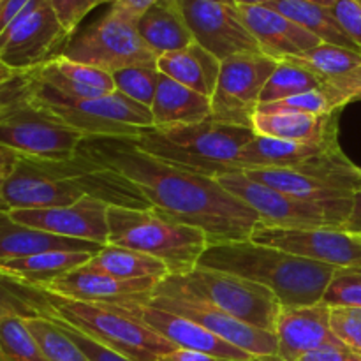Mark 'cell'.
Wrapping results in <instances>:
<instances>
[{
	"label": "cell",
	"instance_id": "1",
	"mask_svg": "<svg viewBox=\"0 0 361 361\" xmlns=\"http://www.w3.org/2000/svg\"><path fill=\"white\" fill-rule=\"evenodd\" d=\"M80 152L130 180L155 212L201 229L208 245L250 240L261 222L256 210L217 178L159 161L129 137H85Z\"/></svg>",
	"mask_w": 361,
	"mask_h": 361
},
{
	"label": "cell",
	"instance_id": "26",
	"mask_svg": "<svg viewBox=\"0 0 361 361\" xmlns=\"http://www.w3.org/2000/svg\"><path fill=\"white\" fill-rule=\"evenodd\" d=\"M150 111L155 129L192 126L210 118L212 99L183 87L161 73Z\"/></svg>",
	"mask_w": 361,
	"mask_h": 361
},
{
	"label": "cell",
	"instance_id": "25",
	"mask_svg": "<svg viewBox=\"0 0 361 361\" xmlns=\"http://www.w3.org/2000/svg\"><path fill=\"white\" fill-rule=\"evenodd\" d=\"M102 247L104 245L87 242V240L66 238V236L51 235V233L18 224L7 215V212H0V261L20 259V257L51 252V250L97 254Z\"/></svg>",
	"mask_w": 361,
	"mask_h": 361
},
{
	"label": "cell",
	"instance_id": "13",
	"mask_svg": "<svg viewBox=\"0 0 361 361\" xmlns=\"http://www.w3.org/2000/svg\"><path fill=\"white\" fill-rule=\"evenodd\" d=\"M71 39L49 0H35L0 34V60L27 73L62 53Z\"/></svg>",
	"mask_w": 361,
	"mask_h": 361
},
{
	"label": "cell",
	"instance_id": "11",
	"mask_svg": "<svg viewBox=\"0 0 361 361\" xmlns=\"http://www.w3.org/2000/svg\"><path fill=\"white\" fill-rule=\"evenodd\" d=\"M60 55L109 74L136 63L157 62L137 34L136 18L113 6L101 20L71 35Z\"/></svg>",
	"mask_w": 361,
	"mask_h": 361
},
{
	"label": "cell",
	"instance_id": "16",
	"mask_svg": "<svg viewBox=\"0 0 361 361\" xmlns=\"http://www.w3.org/2000/svg\"><path fill=\"white\" fill-rule=\"evenodd\" d=\"M137 300L155 307V309L168 310L194 321L204 330L222 338L228 344L242 349L252 355L257 361H275L277 356V337L267 330H259L208 303L192 298H180V296H140Z\"/></svg>",
	"mask_w": 361,
	"mask_h": 361
},
{
	"label": "cell",
	"instance_id": "22",
	"mask_svg": "<svg viewBox=\"0 0 361 361\" xmlns=\"http://www.w3.org/2000/svg\"><path fill=\"white\" fill-rule=\"evenodd\" d=\"M27 74L67 97L95 99L115 92L111 74L87 63L74 62L62 55L27 71Z\"/></svg>",
	"mask_w": 361,
	"mask_h": 361
},
{
	"label": "cell",
	"instance_id": "17",
	"mask_svg": "<svg viewBox=\"0 0 361 361\" xmlns=\"http://www.w3.org/2000/svg\"><path fill=\"white\" fill-rule=\"evenodd\" d=\"M113 305L118 307L120 310L129 314L130 317L137 319L140 323H143L150 330H154L155 334L166 338L176 349L207 353V355L231 361H257L249 353L228 344L222 338L215 337L214 334L204 330L197 323L183 316H178V314L155 309V307L148 305V303L141 302L137 298L123 300V302L113 303Z\"/></svg>",
	"mask_w": 361,
	"mask_h": 361
},
{
	"label": "cell",
	"instance_id": "39",
	"mask_svg": "<svg viewBox=\"0 0 361 361\" xmlns=\"http://www.w3.org/2000/svg\"><path fill=\"white\" fill-rule=\"evenodd\" d=\"M257 113H305V115H330L341 113L337 102L331 97L328 88L321 87L305 94L293 95L282 101L257 106Z\"/></svg>",
	"mask_w": 361,
	"mask_h": 361
},
{
	"label": "cell",
	"instance_id": "5",
	"mask_svg": "<svg viewBox=\"0 0 361 361\" xmlns=\"http://www.w3.org/2000/svg\"><path fill=\"white\" fill-rule=\"evenodd\" d=\"M16 81L28 102L85 137L136 140L141 130L154 127L150 108L116 90L102 97L74 99L51 90L27 73H21Z\"/></svg>",
	"mask_w": 361,
	"mask_h": 361
},
{
	"label": "cell",
	"instance_id": "18",
	"mask_svg": "<svg viewBox=\"0 0 361 361\" xmlns=\"http://www.w3.org/2000/svg\"><path fill=\"white\" fill-rule=\"evenodd\" d=\"M109 204L95 197H83L74 204L55 208H39V210H11V219L18 224L66 236V238L87 240V242L108 245Z\"/></svg>",
	"mask_w": 361,
	"mask_h": 361
},
{
	"label": "cell",
	"instance_id": "49",
	"mask_svg": "<svg viewBox=\"0 0 361 361\" xmlns=\"http://www.w3.org/2000/svg\"><path fill=\"white\" fill-rule=\"evenodd\" d=\"M344 231L356 233V235H361V189L353 196V210L349 214L348 221L342 226Z\"/></svg>",
	"mask_w": 361,
	"mask_h": 361
},
{
	"label": "cell",
	"instance_id": "33",
	"mask_svg": "<svg viewBox=\"0 0 361 361\" xmlns=\"http://www.w3.org/2000/svg\"><path fill=\"white\" fill-rule=\"evenodd\" d=\"M288 60L289 62L298 63L303 69L310 71L319 80L330 81L338 76H344L349 71L358 67L361 63V53L355 51V49L342 48V46L337 44L321 42L319 46H316L310 51L303 53L302 56Z\"/></svg>",
	"mask_w": 361,
	"mask_h": 361
},
{
	"label": "cell",
	"instance_id": "32",
	"mask_svg": "<svg viewBox=\"0 0 361 361\" xmlns=\"http://www.w3.org/2000/svg\"><path fill=\"white\" fill-rule=\"evenodd\" d=\"M87 264L94 270L122 279V281L164 279L169 275L168 267L162 261L147 256L143 252H137V250L111 245V243H108L97 254H94Z\"/></svg>",
	"mask_w": 361,
	"mask_h": 361
},
{
	"label": "cell",
	"instance_id": "54",
	"mask_svg": "<svg viewBox=\"0 0 361 361\" xmlns=\"http://www.w3.org/2000/svg\"><path fill=\"white\" fill-rule=\"evenodd\" d=\"M0 108H2V97H0Z\"/></svg>",
	"mask_w": 361,
	"mask_h": 361
},
{
	"label": "cell",
	"instance_id": "4",
	"mask_svg": "<svg viewBox=\"0 0 361 361\" xmlns=\"http://www.w3.org/2000/svg\"><path fill=\"white\" fill-rule=\"evenodd\" d=\"M256 137L252 127L204 122L166 129L141 130L134 145L145 154L178 168L214 176L238 171L236 161L243 148Z\"/></svg>",
	"mask_w": 361,
	"mask_h": 361
},
{
	"label": "cell",
	"instance_id": "9",
	"mask_svg": "<svg viewBox=\"0 0 361 361\" xmlns=\"http://www.w3.org/2000/svg\"><path fill=\"white\" fill-rule=\"evenodd\" d=\"M0 148L44 161H63L78 155L83 134L28 102L16 78L0 87Z\"/></svg>",
	"mask_w": 361,
	"mask_h": 361
},
{
	"label": "cell",
	"instance_id": "29",
	"mask_svg": "<svg viewBox=\"0 0 361 361\" xmlns=\"http://www.w3.org/2000/svg\"><path fill=\"white\" fill-rule=\"evenodd\" d=\"M157 69L183 87L212 99L221 73V60L197 42H192L180 51L159 56Z\"/></svg>",
	"mask_w": 361,
	"mask_h": 361
},
{
	"label": "cell",
	"instance_id": "51",
	"mask_svg": "<svg viewBox=\"0 0 361 361\" xmlns=\"http://www.w3.org/2000/svg\"><path fill=\"white\" fill-rule=\"evenodd\" d=\"M21 73H16L14 69H11L9 66H6V63L0 60V87H4V85H7L9 81H13L14 78L20 76Z\"/></svg>",
	"mask_w": 361,
	"mask_h": 361
},
{
	"label": "cell",
	"instance_id": "44",
	"mask_svg": "<svg viewBox=\"0 0 361 361\" xmlns=\"http://www.w3.org/2000/svg\"><path fill=\"white\" fill-rule=\"evenodd\" d=\"M323 85L328 88L331 97L335 99L338 109L348 106L349 102L361 101V63L353 71H349L348 74H344V76L323 81Z\"/></svg>",
	"mask_w": 361,
	"mask_h": 361
},
{
	"label": "cell",
	"instance_id": "6",
	"mask_svg": "<svg viewBox=\"0 0 361 361\" xmlns=\"http://www.w3.org/2000/svg\"><path fill=\"white\" fill-rule=\"evenodd\" d=\"M109 243L137 250L162 261L169 275H182L194 270L208 247L201 229L180 224L152 210L109 207Z\"/></svg>",
	"mask_w": 361,
	"mask_h": 361
},
{
	"label": "cell",
	"instance_id": "55",
	"mask_svg": "<svg viewBox=\"0 0 361 361\" xmlns=\"http://www.w3.org/2000/svg\"><path fill=\"white\" fill-rule=\"evenodd\" d=\"M2 2H4V0H0V6H2Z\"/></svg>",
	"mask_w": 361,
	"mask_h": 361
},
{
	"label": "cell",
	"instance_id": "53",
	"mask_svg": "<svg viewBox=\"0 0 361 361\" xmlns=\"http://www.w3.org/2000/svg\"><path fill=\"white\" fill-rule=\"evenodd\" d=\"M300 2H310V4H319V6L324 7H331L337 0H300Z\"/></svg>",
	"mask_w": 361,
	"mask_h": 361
},
{
	"label": "cell",
	"instance_id": "31",
	"mask_svg": "<svg viewBox=\"0 0 361 361\" xmlns=\"http://www.w3.org/2000/svg\"><path fill=\"white\" fill-rule=\"evenodd\" d=\"M268 7L279 11L281 14L288 16L300 27L305 28L312 35H316L321 42L337 44L342 48L360 51L358 46L345 35L342 27L338 25L337 18L331 13V7L319 6V4L300 2V0H271ZM361 53V51H360Z\"/></svg>",
	"mask_w": 361,
	"mask_h": 361
},
{
	"label": "cell",
	"instance_id": "45",
	"mask_svg": "<svg viewBox=\"0 0 361 361\" xmlns=\"http://www.w3.org/2000/svg\"><path fill=\"white\" fill-rule=\"evenodd\" d=\"M331 13L361 51V0H337L331 6Z\"/></svg>",
	"mask_w": 361,
	"mask_h": 361
},
{
	"label": "cell",
	"instance_id": "52",
	"mask_svg": "<svg viewBox=\"0 0 361 361\" xmlns=\"http://www.w3.org/2000/svg\"><path fill=\"white\" fill-rule=\"evenodd\" d=\"M240 7H254V6H268L271 0H235Z\"/></svg>",
	"mask_w": 361,
	"mask_h": 361
},
{
	"label": "cell",
	"instance_id": "34",
	"mask_svg": "<svg viewBox=\"0 0 361 361\" xmlns=\"http://www.w3.org/2000/svg\"><path fill=\"white\" fill-rule=\"evenodd\" d=\"M323 87V80L289 60H281L261 92L259 104L282 101Z\"/></svg>",
	"mask_w": 361,
	"mask_h": 361
},
{
	"label": "cell",
	"instance_id": "37",
	"mask_svg": "<svg viewBox=\"0 0 361 361\" xmlns=\"http://www.w3.org/2000/svg\"><path fill=\"white\" fill-rule=\"evenodd\" d=\"M159 76H161V73L157 69V62L136 63V66H129L126 69L111 73L113 81H115V90L133 99L134 102L147 106V108H150L152 102H154Z\"/></svg>",
	"mask_w": 361,
	"mask_h": 361
},
{
	"label": "cell",
	"instance_id": "38",
	"mask_svg": "<svg viewBox=\"0 0 361 361\" xmlns=\"http://www.w3.org/2000/svg\"><path fill=\"white\" fill-rule=\"evenodd\" d=\"M6 314H20L23 317H44L48 314V302L37 289L0 279V317ZM0 361H7L0 349Z\"/></svg>",
	"mask_w": 361,
	"mask_h": 361
},
{
	"label": "cell",
	"instance_id": "12",
	"mask_svg": "<svg viewBox=\"0 0 361 361\" xmlns=\"http://www.w3.org/2000/svg\"><path fill=\"white\" fill-rule=\"evenodd\" d=\"M277 66L279 60L264 53H238L221 60L217 87L212 95L210 120L252 127L261 92Z\"/></svg>",
	"mask_w": 361,
	"mask_h": 361
},
{
	"label": "cell",
	"instance_id": "20",
	"mask_svg": "<svg viewBox=\"0 0 361 361\" xmlns=\"http://www.w3.org/2000/svg\"><path fill=\"white\" fill-rule=\"evenodd\" d=\"M162 279H134L122 281L108 274L94 270L88 264L76 268L62 275L56 281L49 282L37 291L49 293L74 302L88 303H118L123 300L150 296Z\"/></svg>",
	"mask_w": 361,
	"mask_h": 361
},
{
	"label": "cell",
	"instance_id": "35",
	"mask_svg": "<svg viewBox=\"0 0 361 361\" xmlns=\"http://www.w3.org/2000/svg\"><path fill=\"white\" fill-rule=\"evenodd\" d=\"M25 324L49 361H90L73 338L49 317H25Z\"/></svg>",
	"mask_w": 361,
	"mask_h": 361
},
{
	"label": "cell",
	"instance_id": "41",
	"mask_svg": "<svg viewBox=\"0 0 361 361\" xmlns=\"http://www.w3.org/2000/svg\"><path fill=\"white\" fill-rule=\"evenodd\" d=\"M330 328L345 348L361 356V309L330 307Z\"/></svg>",
	"mask_w": 361,
	"mask_h": 361
},
{
	"label": "cell",
	"instance_id": "47",
	"mask_svg": "<svg viewBox=\"0 0 361 361\" xmlns=\"http://www.w3.org/2000/svg\"><path fill=\"white\" fill-rule=\"evenodd\" d=\"M161 361H231V360L217 358V356L207 355V353L189 351V349H175V351L162 356Z\"/></svg>",
	"mask_w": 361,
	"mask_h": 361
},
{
	"label": "cell",
	"instance_id": "10",
	"mask_svg": "<svg viewBox=\"0 0 361 361\" xmlns=\"http://www.w3.org/2000/svg\"><path fill=\"white\" fill-rule=\"evenodd\" d=\"M226 190L249 204L259 215L261 224L275 228H342L353 210V200L317 201L300 200L291 194L250 180L242 169L219 175Z\"/></svg>",
	"mask_w": 361,
	"mask_h": 361
},
{
	"label": "cell",
	"instance_id": "8",
	"mask_svg": "<svg viewBox=\"0 0 361 361\" xmlns=\"http://www.w3.org/2000/svg\"><path fill=\"white\" fill-rule=\"evenodd\" d=\"M48 302V316L63 321L99 344L134 361H161L175 345L113 303H88L60 298L41 291Z\"/></svg>",
	"mask_w": 361,
	"mask_h": 361
},
{
	"label": "cell",
	"instance_id": "43",
	"mask_svg": "<svg viewBox=\"0 0 361 361\" xmlns=\"http://www.w3.org/2000/svg\"><path fill=\"white\" fill-rule=\"evenodd\" d=\"M49 319L55 321L56 324H59L60 328H62L63 331H66L67 335H69L71 338L74 341V344L78 345V348L81 349V351L87 355V358L90 361H134L130 358H127V356L120 355V353L113 351V349L106 348V345L99 344L97 341H94V338H90L88 335L81 334L80 330H76V328H73L71 324L63 323V321L60 319H55V317H49Z\"/></svg>",
	"mask_w": 361,
	"mask_h": 361
},
{
	"label": "cell",
	"instance_id": "2",
	"mask_svg": "<svg viewBox=\"0 0 361 361\" xmlns=\"http://www.w3.org/2000/svg\"><path fill=\"white\" fill-rule=\"evenodd\" d=\"M0 197L6 212L67 207L83 197H95L109 207L152 210L130 180L80 150L63 161L18 155Z\"/></svg>",
	"mask_w": 361,
	"mask_h": 361
},
{
	"label": "cell",
	"instance_id": "46",
	"mask_svg": "<svg viewBox=\"0 0 361 361\" xmlns=\"http://www.w3.org/2000/svg\"><path fill=\"white\" fill-rule=\"evenodd\" d=\"M298 361H361V356L344 345H326V348L307 353Z\"/></svg>",
	"mask_w": 361,
	"mask_h": 361
},
{
	"label": "cell",
	"instance_id": "42",
	"mask_svg": "<svg viewBox=\"0 0 361 361\" xmlns=\"http://www.w3.org/2000/svg\"><path fill=\"white\" fill-rule=\"evenodd\" d=\"M55 9L56 16L62 21L63 28L73 35L76 32L78 25L83 21L90 11H94L97 6L102 4H113L116 0H49Z\"/></svg>",
	"mask_w": 361,
	"mask_h": 361
},
{
	"label": "cell",
	"instance_id": "30",
	"mask_svg": "<svg viewBox=\"0 0 361 361\" xmlns=\"http://www.w3.org/2000/svg\"><path fill=\"white\" fill-rule=\"evenodd\" d=\"M243 173L254 182H259L263 185L271 187V189L281 190V192L291 194V196L300 197V200L326 203V201L353 200V196H355L349 190L338 189V187L321 182V180L312 178V176L302 175V173L293 171V169L256 168L245 169Z\"/></svg>",
	"mask_w": 361,
	"mask_h": 361
},
{
	"label": "cell",
	"instance_id": "19",
	"mask_svg": "<svg viewBox=\"0 0 361 361\" xmlns=\"http://www.w3.org/2000/svg\"><path fill=\"white\" fill-rule=\"evenodd\" d=\"M275 361H298L316 349L344 345L331 331L330 307L323 302L305 307H282L275 326Z\"/></svg>",
	"mask_w": 361,
	"mask_h": 361
},
{
	"label": "cell",
	"instance_id": "40",
	"mask_svg": "<svg viewBox=\"0 0 361 361\" xmlns=\"http://www.w3.org/2000/svg\"><path fill=\"white\" fill-rule=\"evenodd\" d=\"M323 303H326L328 307L361 309V267L341 268L335 271L324 291Z\"/></svg>",
	"mask_w": 361,
	"mask_h": 361
},
{
	"label": "cell",
	"instance_id": "14",
	"mask_svg": "<svg viewBox=\"0 0 361 361\" xmlns=\"http://www.w3.org/2000/svg\"><path fill=\"white\" fill-rule=\"evenodd\" d=\"M250 240L337 270L361 267V235L342 228H275L259 222Z\"/></svg>",
	"mask_w": 361,
	"mask_h": 361
},
{
	"label": "cell",
	"instance_id": "7",
	"mask_svg": "<svg viewBox=\"0 0 361 361\" xmlns=\"http://www.w3.org/2000/svg\"><path fill=\"white\" fill-rule=\"evenodd\" d=\"M152 295L200 300L250 326L271 334H275L282 310L277 296L264 286L201 267L182 275H168L159 282Z\"/></svg>",
	"mask_w": 361,
	"mask_h": 361
},
{
	"label": "cell",
	"instance_id": "23",
	"mask_svg": "<svg viewBox=\"0 0 361 361\" xmlns=\"http://www.w3.org/2000/svg\"><path fill=\"white\" fill-rule=\"evenodd\" d=\"M136 30L157 59L196 42L182 13L180 0H157L136 18Z\"/></svg>",
	"mask_w": 361,
	"mask_h": 361
},
{
	"label": "cell",
	"instance_id": "24",
	"mask_svg": "<svg viewBox=\"0 0 361 361\" xmlns=\"http://www.w3.org/2000/svg\"><path fill=\"white\" fill-rule=\"evenodd\" d=\"M256 136L296 143H326L338 140V113H257L252 118Z\"/></svg>",
	"mask_w": 361,
	"mask_h": 361
},
{
	"label": "cell",
	"instance_id": "27",
	"mask_svg": "<svg viewBox=\"0 0 361 361\" xmlns=\"http://www.w3.org/2000/svg\"><path fill=\"white\" fill-rule=\"evenodd\" d=\"M92 256L94 254L90 252L51 250L20 259H4L0 261V279L32 289H41L62 275L85 267Z\"/></svg>",
	"mask_w": 361,
	"mask_h": 361
},
{
	"label": "cell",
	"instance_id": "3",
	"mask_svg": "<svg viewBox=\"0 0 361 361\" xmlns=\"http://www.w3.org/2000/svg\"><path fill=\"white\" fill-rule=\"evenodd\" d=\"M197 267L243 277L270 289L282 307H305L323 302L337 268L293 256L252 240L210 243Z\"/></svg>",
	"mask_w": 361,
	"mask_h": 361
},
{
	"label": "cell",
	"instance_id": "50",
	"mask_svg": "<svg viewBox=\"0 0 361 361\" xmlns=\"http://www.w3.org/2000/svg\"><path fill=\"white\" fill-rule=\"evenodd\" d=\"M16 159H18L16 154L6 150V148H0V192H2L4 182H6V178L9 176L11 169H13ZM0 212H6L4 210V204H2V197H0Z\"/></svg>",
	"mask_w": 361,
	"mask_h": 361
},
{
	"label": "cell",
	"instance_id": "48",
	"mask_svg": "<svg viewBox=\"0 0 361 361\" xmlns=\"http://www.w3.org/2000/svg\"><path fill=\"white\" fill-rule=\"evenodd\" d=\"M155 2H157V0H116L111 6L123 11V13L130 14L133 18H137L140 14H143L148 7L154 6Z\"/></svg>",
	"mask_w": 361,
	"mask_h": 361
},
{
	"label": "cell",
	"instance_id": "21",
	"mask_svg": "<svg viewBox=\"0 0 361 361\" xmlns=\"http://www.w3.org/2000/svg\"><path fill=\"white\" fill-rule=\"evenodd\" d=\"M245 25L259 44L261 53L275 60L302 56L321 44L319 39L288 16L268 6L240 7Z\"/></svg>",
	"mask_w": 361,
	"mask_h": 361
},
{
	"label": "cell",
	"instance_id": "36",
	"mask_svg": "<svg viewBox=\"0 0 361 361\" xmlns=\"http://www.w3.org/2000/svg\"><path fill=\"white\" fill-rule=\"evenodd\" d=\"M0 349L7 361H49L20 314L0 317Z\"/></svg>",
	"mask_w": 361,
	"mask_h": 361
},
{
	"label": "cell",
	"instance_id": "28",
	"mask_svg": "<svg viewBox=\"0 0 361 361\" xmlns=\"http://www.w3.org/2000/svg\"><path fill=\"white\" fill-rule=\"evenodd\" d=\"M338 145H341L338 140L326 141V143H296V141L256 136L242 150L236 161V168L242 171L256 168L295 169Z\"/></svg>",
	"mask_w": 361,
	"mask_h": 361
},
{
	"label": "cell",
	"instance_id": "15",
	"mask_svg": "<svg viewBox=\"0 0 361 361\" xmlns=\"http://www.w3.org/2000/svg\"><path fill=\"white\" fill-rule=\"evenodd\" d=\"M194 41L217 56L261 53L235 0H180Z\"/></svg>",
	"mask_w": 361,
	"mask_h": 361
}]
</instances>
